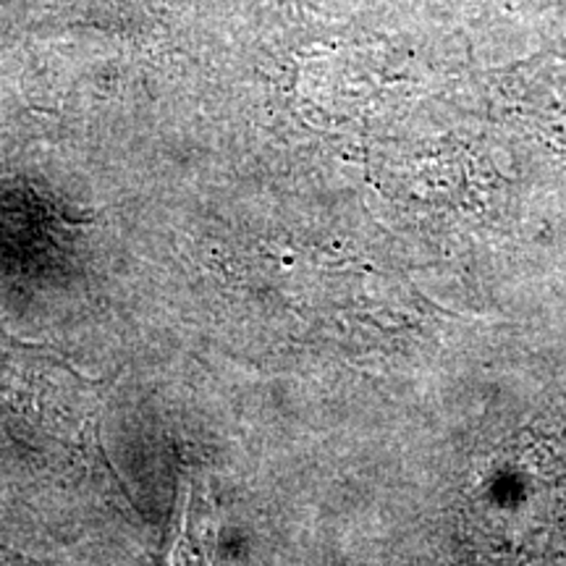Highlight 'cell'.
Instances as JSON below:
<instances>
[{
  "instance_id": "obj_1",
  "label": "cell",
  "mask_w": 566,
  "mask_h": 566,
  "mask_svg": "<svg viewBox=\"0 0 566 566\" xmlns=\"http://www.w3.org/2000/svg\"><path fill=\"white\" fill-rule=\"evenodd\" d=\"M163 566H210V551L205 543V533L197 530L189 520V488L181 491L179 514H176V527L171 543L166 548V562Z\"/></svg>"
}]
</instances>
